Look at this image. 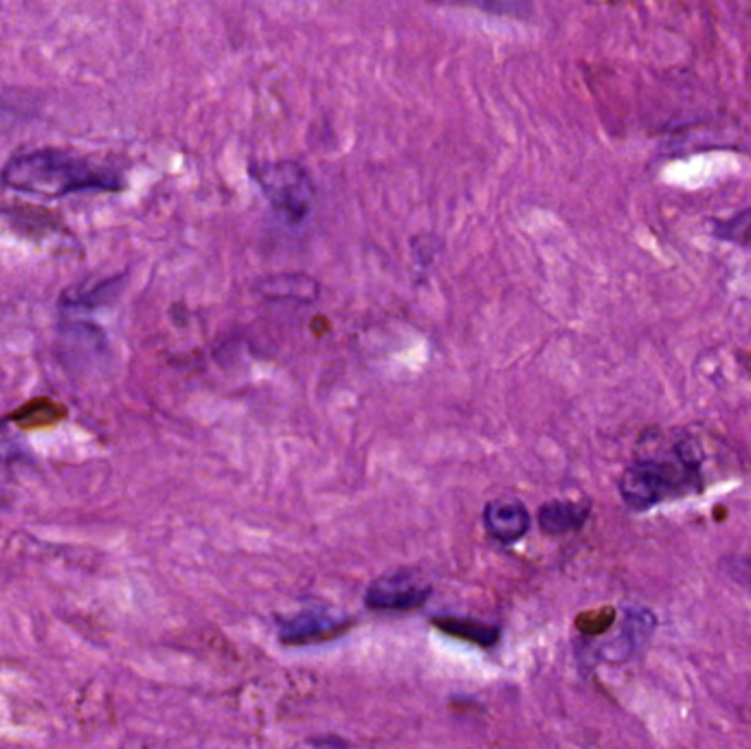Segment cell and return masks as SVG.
<instances>
[{"label": "cell", "instance_id": "1", "mask_svg": "<svg viewBox=\"0 0 751 749\" xmlns=\"http://www.w3.org/2000/svg\"><path fill=\"white\" fill-rule=\"evenodd\" d=\"M0 185L27 196L62 199L75 192H119L123 181L84 156L44 148L13 156L0 172Z\"/></svg>", "mask_w": 751, "mask_h": 749}, {"label": "cell", "instance_id": "4", "mask_svg": "<svg viewBox=\"0 0 751 749\" xmlns=\"http://www.w3.org/2000/svg\"><path fill=\"white\" fill-rule=\"evenodd\" d=\"M433 589L416 571L400 569L376 578L365 591V605L374 611L405 614L425 607Z\"/></svg>", "mask_w": 751, "mask_h": 749}, {"label": "cell", "instance_id": "6", "mask_svg": "<svg viewBox=\"0 0 751 749\" xmlns=\"http://www.w3.org/2000/svg\"><path fill=\"white\" fill-rule=\"evenodd\" d=\"M484 528L501 545H515L532 528V515L519 499H493L481 513Z\"/></svg>", "mask_w": 751, "mask_h": 749}, {"label": "cell", "instance_id": "9", "mask_svg": "<svg viewBox=\"0 0 751 749\" xmlns=\"http://www.w3.org/2000/svg\"><path fill=\"white\" fill-rule=\"evenodd\" d=\"M255 289L266 300H273V302H300V304H311L322 293V286L313 277L302 275V273L271 275L266 280H260L255 284Z\"/></svg>", "mask_w": 751, "mask_h": 749}, {"label": "cell", "instance_id": "2", "mask_svg": "<svg viewBox=\"0 0 751 749\" xmlns=\"http://www.w3.org/2000/svg\"><path fill=\"white\" fill-rule=\"evenodd\" d=\"M701 488L699 457L688 446H677L670 459H638L618 482L620 497L633 510H648L666 499L686 497Z\"/></svg>", "mask_w": 751, "mask_h": 749}, {"label": "cell", "instance_id": "5", "mask_svg": "<svg viewBox=\"0 0 751 749\" xmlns=\"http://www.w3.org/2000/svg\"><path fill=\"white\" fill-rule=\"evenodd\" d=\"M352 627V618L332 614L323 607L304 609L288 620H284L277 629L282 644L304 646V644L327 642L343 636Z\"/></svg>", "mask_w": 751, "mask_h": 749}, {"label": "cell", "instance_id": "8", "mask_svg": "<svg viewBox=\"0 0 751 749\" xmlns=\"http://www.w3.org/2000/svg\"><path fill=\"white\" fill-rule=\"evenodd\" d=\"M591 515L589 502H569L554 499L538 508L537 524L540 533L549 536L571 535L578 533Z\"/></svg>", "mask_w": 751, "mask_h": 749}, {"label": "cell", "instance_id": "3", "mask_svg": "<svg viewBox=\"0 0 751 749\" xmlns=\"http://www.w3.org/2000/svg\"><path fill=\"white\" fill-rule=\"evenodd\" d=\"M248 174L277 214L293 224L308 217L317 190L302 163L291 159L260 161L248 168Z\"/></svg>", "mask_w": 751, "mask_h": 749}, {"label": "cell", "instance_id": "10", "mask_svg": "<svg viewBox=\"0 0 751 749\" xmlns=\"http://www.w3.org/2000/svg\"><path fill=\"white\" fill-rule=\"evenodd\" d=\"M437 629L453 638H461L466 642L479 644V646H495L499 642L501 629L495 625H486L470 618H455V616H442L433 620Z\"/></svg>", "mask_w": 751, "mask_h": 749}, {"label": "cell", "instance_id": "12", "mask_svg": "<svg viewBox=\"0 0 751 749\" xmlns=\"http://www.w3.org/2000/svg\"><path fill=\"white\" fill-rule=\"evenodd\" d=\"M717 233L723 240L730 242H739V244H750L751 242V210L745 214L734 215L728 222H719L717 224Z\"/></svg>", "mask_w": 751, "mask_h": 749}, {"label": "cell", "instance_id": "7", "mask_svg": "<svg viewBox=\"0 0 751 749\" xmlns=\"http://www.w3.org/2000/svg\"><path fill=\"white\" fill-rule=\"evenodd\" d=\"M654 616L646 609H631L620 629L611 634L605 644L598 648V657L602 661H627L631 659L638 650L645 648L646 642L650 640L654 631Z\"/></svg>", "mask_w": 751, "mask_h": 749}, {"label": "cell", "instance_id": "11", "mask_svg": "<svg viewBox=\"0 0 751 749\" xmlns=\"http://www.w3.org/2000/svg\"><path fill=\"white\" fill-rule=\"evenodd\" d=\"M721 571L751 598V556H725L721 560Z\"/></svg>", "mask_w": 751, "mask_h": 749}]
</instances>
